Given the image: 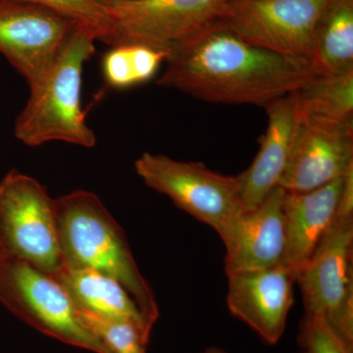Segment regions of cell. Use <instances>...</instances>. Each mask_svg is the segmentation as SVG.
<instances>
[{
    "mask_svg": "<svg viewBox=\"0 0 353 353\" xmlns=\"http://www.w3.org/2000/svg\"><path fill=\"white\" fill-rule=\"evenodd\" d=\"M165 63L159 87L212 103L263 108L317 74L310 65L253 46L218 25L169 51Z\"/></svg>",
    "mask_w": 353,
    "mask_h": 353,
    "instance_id": "obj_1",
    "label": "cell"
},
{
    "mask_svg": "<svg viewBox=\"0 0 353 353\" xmlns=\"http://www.w3.org/2000/svg\"><path fill=\"white\" fill-rule=\"evenodd\" d=\"M58 240L64 267L88 269L119 282L155 324L159 308L139 271L122 228L99 196L79 190L55 199Z\"/></svg>",
    "mask_w": 353,
    "mask_h": 353,
    "instance_id": "obj_2",
    "label": "cell"
},
{
    "mask_svg": "<svg viewBox=\"0 0 353 353\" xmlns=\"http://www.w3.org/2000/svg\"><path fill=\"white\" fill-rule=\"evenodd\" d=\"M94 34L77 27L52 66L36 87L18 115L16 138L28 146L64 141L94 148L97 137L85 121L82 108L83 67L94 57Z\"/></svg>",
    "mask_w": 353,
    "mask_h": 353,
    "instance_id": "obj_3",
    "label": "cell"
},
{
    "mask_svg": "<svg viewBox=\"0 0 353 353\" xmlns=\"http://www.w3.org/2000/svg\"><path fill=\"white\" fill-rule=\"evenodd\" d=\"M0 303L39 332L94 353H109L85 329L75 303L54 276L0 248Z\"/></svg>",
    "mask_w": 353,
    "mask_h": 353,
    "instance_id": "obj_4",
    "label": "cell"
},
{
    "mask_svg": "<svg viewBox=\"0 0 353 353\" xmlns=\"http://www.w3.org/2000/svg\"><path fill=\"white\" fill-rule=\"evenodd\" d=\"M0 248L50 275L64 267L55 199L19 171H9L0 183Z\"/></svg>",
    "mask_w": 353,
    "mask_h": 353,
    "instance_id": "obj_5",
    "label": "cell"
},
{
    "mask_svg": "<svg viewBox=\"0 0 353 353\" xmlns=\"http://www.w3.org/2000/svg\"><path fill=\"white\" fill-rule=\"evenodd\" d=\"M134 169L148 187L168 196L176 208L218 234L243 211L238 176L218 173L201 162L150 152L136 160Z\"/></svg>",
    "mask_w": 353,
    "mask_h": 353,
    "instance_id": "obj_6",
    "label": "cell"
},
{
    "mask_svg": "<svg viewBox=\"0 0 353 353\" xmlns=\"http://www.w3.org/2000/svg\"><path fill=\"white\" fill-rule=\"evenodd\" d=\"M331 0H229L217 24L248 43L312 67L316 32Z\"/></svg>",
    "mask_w": 353,
    "mask_h": 353,
    "instance_id": "obj_7",
    "label": "cell"
},
{
    "mask_svg": "<svg viewBox=\"0 0 353 353\" xmlns=\"http://www.w3.org/2000/svg\"><path fill=\"white\" fill-rule=\"evenodd\" d=\"M353 215L336 214L305 265L296 272L306 314L320 315L353 345Z\"/></svg>",
    "mask_w": 353,
    "mask_h": 353,
    "instance_id": "obj_8",
    "label": "cell"
},
{
    "mask_svg": "<svg viewBox=\"0 0 353 353\" xmlns=\"http://www.w3.org/2000/svg\"><path fill=\"white\" fill-rule=\"evenodd\" d=\"M229 0H131L110 7L118 44L169 51L217 24Z\"/></svg>",
    "mask_w": 353,
    "mask_h": 353,
    "instance_id": "obj_9",
    "label": "cell"
},
{
    "mask_svg": "<svg viewBox=\"0 0 353 353\" xmlns=\"http://www.w3.org/2000/svg\"><path fill=\"white\" fill-rule=\"evenodd\" d=\"M76 28L71 21L43 7L0 0V53L30 88L43 81Z\"/></svg>",
    "mask_w": 353,
    "mask_h": 353,
    "instance_id": "obj_10",
    "label": "cell"
},
{
    "mask_svg": "<svg viewBox=\"0 0 353 353\" xmlns=\"http://www.w3.org/2000/svg\"><path fill=\"white\" fill-rule=\"evenodd\" d=\"M353 167V122L301 112L289 161L280 185L285 192H307L343 178Z\"/></svg>",
    "mask_w": 353,
    "mask_h": 353,
    "instance_id": "obj_11",
    "label": "cell"
},
{
    "mask_svg": "<svg viewBox=\"0 0 353 353\" xmlns=\"http://www.w3.org/2000/svg\"><path fill=\"white\" fill-rule=\"evenodd\" d=\"M227 306L231 314L274 345L285 333L294 304L296 273L284 263L227 274Z\"/></svg>",
    "mask_w": 353,
    "mask_h": 353,
    "instance_id": "obj_12",
    "label": "cell"
},
{
    "mask_svg": "<svg viewBox=\"0 0 353 353\" xmlns=\"http://www.w3.org/2000/svg\"><path fill=\"white\" fill-rule=\"evenodd\" d=\"M285 190L278 185L256 208L241 211L219 234L224 243L225 272L269 268L283 263L285 234Z\"/></svg>",
    "mask_w": 353,
    "mask_h": 353,
    "instance_id": "obj_13",
    "label": "cell"
},
{
    "mask_svg": "<svg viewBox=\"0 0 353 353\" xmlns=\"http://www.w3.org/2000/svg\"><path fill=\"white\" fill-rule=\"evenodd\" d=\"M345 176L307 192L285 190V248L283 263L296 273L312 256L336 219Z\"/></svg>",
    "mask_w": 353,
    "mask_h": 353,
    "instance_id": "obj_14",
    "label": "cell"
},
{
    "mask_svg": "<svg viewBox=\"0 0 353 353\" xmlns=\"http://www.w3.org/2000/svg\"><path fill=\"white\" fill-rule=\"evenodd\" d=\"M292 94L264 106L268 125L260 139L259 152L252 165L238 175L243 211L256 208L278 187L284 174L296 124V105Z\"/></svg>",
    "mask_w": 353,
    "mask_h": 353,
    "instance_id": "obj_15",
    "label": "cell"
},
{
    "mask_svg": "<svg viewBox=\"0 0 353 353\" xmlns=\"http://www.w3.org/2000/svg\"><path fill=\"white\" fill-rule=\"evenodd\" d=\"M76 307L92 314L136 322L152 331L154 324L141 312L134 299L117 281L88 269L63 267L54 276Z\"/></svg>",
    "mask_w": 353,
    "mask_h": 353,
    "instance_id": "obj_16",
    "label": "cell"
},
{
    "mask_svg": "<svg viewBox=\"0 0 353 353\" xmlns=\"http://www.w3.org/2000/svg\"><path fill=\"white\" fill-rule=\"evenodd\" d=\"M312 68L317 74L353 71V0H331L316 32Z\"/></svg>",
    "mask_w": 353,
    "mask_h": 353,
    "instance_id": "obj_17",
    "label": "cell"
},
{
    "mask_svg": "<svg viewBox=\"0 0 353 353\" xmlns=\"http://www.w3.org/2000/svg\"><path fill=\"white\" fill-rule=\"evenodd\" d=\"M292 94L301 112L353 122V71L316 74Z\"/></svg>",
    "mask_w": 353,
    "mask_h": 353,
    "instance_id": "obj_18",
    "label": "cell"
},
{
    "mask_svg": "<svg viewBox=\"0 0 353 353\" xmlns=\"http://www.w3.org/2000/svg\"><path fill=\"white\" fill-rule=\"evenodd\" d=\"M168 52L139 43L112 46L102 58V73L109 87L127 90L154 78Z\"/></svg>",
    "mask_w": 353,
    "mask_h": 353,
    "instance_id": "obj_19",
    "label": "cell"
},
{
    "mask_svg": "<svg viewBox=\"0 0 353 353\" xmlns=\"http://www.w3.org/2000/svg\"><path fill=\"white\" fill-rule=\"evenodd\" d=\"M53 11L94 34L97 41L115 46L118 34L109 7L97 0H19Z\"/></svg>",
    "mask_w": 353,
    "mask_h": 353,
    "instance_id": "obj_20",
    "label": "cell"
},
{
    "mask_svg": "<svg viewBox=\"0 0 353 353\" xmlns=\"http://www.w3.org/2000/svg\"><path fill=\"white\" fill-rule=\"evenodd\" d=\"M77 314L109 353H148L152 331L138 323L102 317L79 308Z\"/></svg>",
    "mask_w": 353,
    "mask_h": 353,
    "instance_id": "obj_21",
    "label": "cell"
},
{
    "mask_svg": "<svg viewBox=\"0 0 353 353\" xmlns=\"http://www.w3.org/2000/svg\"><path fill=\"white\" fill-rule=\"evenodd\" d=\"M299 343L303 353H353L348 343L326 318L320 315H304L301 321Z\"/></svg>",
    "mask_w": 353,
    "mask_h": 353,
    "instance_id": "obj_22",
    "label": "cell"
},
{
    "mask_svg": "<svg viewBox=\"0 0 353 353\" xmlns=\"http://www.w3.org/2000/svg\"><path fill=\"white\" fill-rule=\"evenodd\" d=\"M97 1L101 2L103 6L109 7H112L116 6V4L122 3V2L131 1V0H97Z\"/></svg>",
    "mask_w": 353,
    "mask_h": 353,
    "instance_id": "obj_23",
    "label": "cell"
},
{
    "mask_svg": "<svg viewBox=\"0 0 353 353\" xmlns=\"http://www.w3.org/2000/svg\"><path fill=\"white\" fill-rule=\"evenodd\" d=\"M197 353H228L226 350H223V348L217 347H206L205 350H201V352Z\"/></svg>",
    "mask_w": 353,
    "mask_h": 353,
    "instance_id": "obj_24",
    "label": "cell"
}]
</instances>
